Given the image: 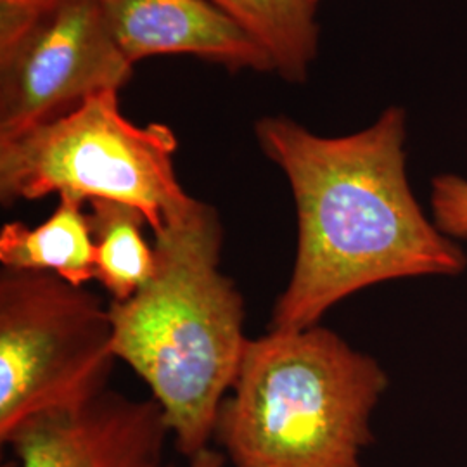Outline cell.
I'll return each instance as SVG.
<instances>
[{"mask_svg":"<svg viewBox=\"0 0 467 467\" xmlns=\"http://www.w3.org/2000/svg\"><path fill=\"white\" fill-rule=\"evenodd\" d=\"M264 154L283 170L296 206L291 279L268 331H303L336 303L374 284L461 275L464 250L424 215L405 168V111L370 127L322 137L285 117L254 123Z\"/></svg>","mask_w":467,"mask_h":467,"instance_id":"6da1fadb","label":"cell"},{"mask_svg":"<svg viewBox=\"0 0 467 467\" xmlns=\"http://www.w3.org/2000/svg\"><path fill=\"white\" fill-rule=\"evenodd\" d=\"M222 223L202 201L154 235V272L111 301L115 355L148 383L187 459L208 447L250 337L244 300L220 270Z\"/></svg>","mask_w":467,"mask_h":467,"instance_id":"7a4b0ae2","label":"cell"},{"mask_svg":"<svg viewBox=\"0 0 467 467\" xmlns=\"http://www.w3.org/2000/svg\"><path fill=\"white\" fill-rule=\"evenodd\" d=\"M388 388L379 362L320 324L250 339L213 438L235 467H362Z\"/></svg>","mask_w":467,"mask_h":467,"instance_id":"3957f363","label":"cell"},{"mask_svg":"<svg viewBox=\"0 0 467 467\" xmlns=\"http://www.w3.org/2000/svg\"><path fill=\"white\" fill-rule=\"evenodd\" d=\"M177 148L168 125H135L123 117L118 92H102L0 140V200L7 206L56 192L82 202L117 201L137 208L158 235L198 202L177 179Z\"/></svg>","mask_w":467,"mask_h":467,"instance_id":"277c9868","label":"cell"},{"mask_svg":"<svg viewBox=\"0 0 467 467\" xmlns=\"http://www.w3.org/2000/svg\"><path fill=\"white\" fill-rule=\"evenodd\" d=\"M118 360L109 306L52 272H0V440L108 389Z\"/></svg>","mask_w":467,"mask_h":467,"instance_id":"5b68a950","label":"cell"},{"mask_svg":"<svg viewBox=\"0 0 467 467\" xmlns=\"http://www.w3.org/2000/svg\"><path fill=\"white\" fill-rule=\"evenodd\" d=\"M132 67L99 0H57L0 47V140L118 92Z\"/></svg>","mask_w":467,"mask_h":467,"instance_id":"8992f818","label":"cell"},{"mask_svg":"<svg viewBox=\"0 0 467 467\" xmlns=\"http://www.w3.org/2000/svg\"><path fill=\"white\" fill-rule=\"evenodd\" d=\"M168 434L154 399L132 400L106 389L80 407L23 422L4 443L19 467H167Z\"/></svg>","mask_w":467,"mask_h":467,"instance_id":"52a82bcc","label":"cell"},{"mask_svg":"<svg viewBox=\"0 0 467 467\" xmlns=\"http://www.w3.org/2000/svg\"><path fill=\"white\" fill-rule=\"evenodd\" d=\"M129 61L191 54L233 69L275 71L265 49L206 0H99Z\"/></svg>","mask_w":467,"mask_h":467,"instance_id":"ba28073f","label":"cell"},{"mask_svg":"<svg viewBox=\"0 0 467 467\" xmlns=\"http://www.w3.org/2000/svg\"><path fill=\"white\" fill-rule=\"evenodd\" d=\"M0 264L52 272L73 285L96 281V244L84 202L59 196L56 212L35 229L21 222L5 223L0 231Z\"/></svg>","mask_w":467,"mask_h":467,"instance_id":"9c48e42d","label":"cell"},{"mask_svg":"<svg viewBox=\"0 0 467 467\" xmlns=\"http://www.w3.org/2000/svg\"><path fill=\"white\" fill-rule=\"evenodd\" d=\"M215 5L274 61L289 82H303L316 59L318 28L312 0H206Z\"/></svg>","mask_w":467,"mask_h":467,"instance_id":"30bf717a","label":"cell"},{"mask_svg":"<svg viewBox=\"0 0 467 467\" xmlns=\"http://www.w3.org/2000/svg\"><path fill=\"white\" fill-rule=\"evenodd\" d=\"M88 223L96 244V281L113 301H127L139 293L154 272V248L142 235L146 217L117 201H88Z\"/></svg>","mask_w":467,"mask_h":467,"instance_id":"8fae6325","label":"cell"},{"mask_svg":"<svg viewBox=\"0 0 467 467\" xmlns=\"http://www.w3.org/2000/svg\"><path fill=\"white\" fill-rule=\"evenodd\" d=\"M431 212L436 227L451 237L467 239V181L459 175H440L431 182Z\"/></svg>","mask_w":467,"mask_h":467,"instance_id":"7c38bea8","label":"cell"},{"mask_svg":"<svg viewBox=\"0 0 467 467\" xmlns=\"http://www.w3.org/2000/svg\"><path fill=\"white\" fill-rule=\"evenodd\" d=\"M57 0H0V47L13 42L26 25Z\"/></svg>","mask_w":467,"mask_h":467,"instance_id":"4fadbf2b","label":"cell"},{"mask_svg":"<svg viewBox=\"0 0 467 467\" xmlns=\"http://www.w3.org/2000/svg\"><path fill=\"white\" fill-rule=\"evenodd\" d=\"M225 457L222 451L206 447L204 451L196 453L189 459V467H223Z\"/></svg>","mask_w":467,"mask_h":467,"instance_id":"5bb4252c","label":"cell"},{"mask_svg":"<svg viewBox=\"0 0 467 467\" xmlns=\"http://www.w3.org/2000/svg\"><path fill=\"white\" fill-rule=\"evenodd\" d=\"M312 2H314V4H317L318 0H312Z\"/></svg>","mask_w":467,"mask_h":467,"instance_id":"9a60e30c","label":"cell"}]
</instances>
